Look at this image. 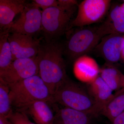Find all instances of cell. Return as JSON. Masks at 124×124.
Listing matches in <instances>:
<instances>
[{
  "mask_svg": "<svg viewBox=\"0 0 124 124\" xmlns=\"http://www.w3.org/2000/svg\"><path fill=\"white\" fill-rule=\"evenodd\" d=\"M64 46L56 40L40 44L36 57L39 75L53 95L58 87L68 79L63 57Z\"/></svg>",
  "mask_w": 124,
  "mask_h": 124,
  "instance_id": "1",
  "label": "cell"
},
{
  "mask_svg": "<svg viewBox=\"0 0 124 124\" xmlns=\"http://www.w3.org/2000/svg\"><path fill=\"white\" fill-rule=\"evenodd\" d=\"M8 85L11 105L17 110L36 101L55 103L53 96L39 75Z\"/></svg>",
  "mask_w": 124,
  "mask_h": 124,
  "instance_id": "2",
  "label": "cell"
},
{
  "mask_svg": "<svg viewBox=\"0 0 124 124\" xmlns=\"http://www.w3.org/2000/svg\"><path fill=\"white\" fill-rule=\"evenodd\" d=\"M55 103L96 116L100 114L95 102L85 86L69 79L65 80L53 95Z\"/></svg>",
  "mask_w": 124,
  "mask_h": 124,
  "instance_id": "3",
  "label": "cell"
},
{
  "mask_svg": "<svg viewBox=\"0 0 124 124\" xmlns=\"http://www.w3.org/2000/svg\"><path fill=\"white\" fill-rule=\"evenodd\" d=\"M104 36L99 26L78 27L68 39L64 53L75 61L93 51Z\"/></svg>",
  "mask_w": 124,
  "mask_h": 124,
  "instance_id": "4",
  "label": "cell"
},
{
  "mask_svg": "<svg viewBox=\"0 0 124 124\" xmlns=\"http://www.w3.org/2000/svg\"><path fill=\"white\" fill-rule=\"evenodd\" d=\"M76 8H68L58 5L42 11L41 30L46 42L56 40L70 29Z\"/></svg>",
  "mask_w": 124,
  "mask_h": 124,
  "instance_id": "5",
  "label": "cell"
},
{
  "mask_svg": "<svg viewBox=\"0 0 124 124\" xmlns=\"http://www.w3.org/2000/svg\"><path fill=\"white\" fill-rule=\"evenodd\" d=\"M110 0H84L78 5L77 15L72 21V27L89 26L101 20L110 7Z\"/></svg>",
  "mask_w": 124,
  "mask_h": 124,
  "instance_id": "6",
  "label": "cell"
},
{
  "mask_svg": "<svg viewBox=\"0 0 124 124\" xmlns=\"http://www.w3.org/2000/svg\"><path fill=\"white\" fill-rule=\"evenodd\" d=\"M39 75L36 56L14 60L6 69L0 71V80L9 85Z\"/></svg>",
  "mask_w": 124,
  "mask_h": 124,
  "instance_id": "7",
  "label": "cell"
},
{
  "mask_svg": "<svg viewBox=\"0 0 124 124\" xmlns=\"http://www.w3.org/2000/svg\"><path fill=\"white\" fill-rule=\"evenodd\" d=\"M42 14L39 8L32 3L27 4L18 19L13 22L5 30L9 32L32 36L41 30Z\"/></svg>",
  "mask_w": 124,
  "mask_h": 124,
  "instance_id": "8",
  "label": "cell"
},
{
  "mask_svg": "<svg viewBox=\"0 0 124 124\" xmlns=\"http://www.w3.org/2000/svg\"><path fill=\"white\" fill-rule=\"evenodd\" d=\"M8 40L12 51L13 61L20 59L29 58L36 56L40 46L39 41L32 36L13 33Z\"/></svg>",
  "mask_w": 124,
  "mask_h": 124,
  "instance_id": "9",
  "label": "cell"
},
{
  "mask_svg": "<svg viewBox=\"0 0 124 124\" xmlns=\"http://www.w3.org/2000/svg\"><path fill=\"white\" fill-rule=\"evenodd\" d=\"M124 45V37L111 33L103 37L93 51L103 58L107 64L112 65L121 58Z\"/></svg>",
  "mask_w": 124,
  "mask_h": 124,
  "instance_id": "10",
  "label": "cell"
},
{
  "mask_svg": "<svg viewBox=\"0 0 124 124\" xmlns=\"http://www.w3.org/2000/svg\"><path fill=\"white\" fill-rule=\"evenodd\" d=\"M100 69L93 58L87 55H82L75 60L73 72L78 80L88 84L93 81L99 75Z\"/></svg>",
  "mask_w": 124,
  "mask_h": 124,
  "instance_id": "11",
  "label": "cell"
},
{
  "mask_svg": "<svg viewBox=\"0 0 124 124\" xmlns=\"http://www.w3.org/2000/svg\"><path fill=\"white\" fill-rule=\"evenodd\" d=\"M50 104L45 101H36L17 110L22 111L29 115L36 124H54V115Z\"/></svg>",
  "mask_w": 124,
  "mask_h": 124,
  "instance_id": "12",
  "label": "cell"
},
{
  "mask_svg": "<svg viewBox=\"0 0 124 124\" xmlns=\"http://www.w3.org/2000/svg\"><path fill=\"white\" fill-rule=\"evenodd\" d=\"M86 87L94 100L100 114L102 108L114 97L113 91L100 75Z\"/></svg>",
  "mask_w": 124,
  "mask_h": 124,
  "instance_id": "13",
  "label": "cell"
},
{
  "mask_svg": "<svg viewBox=\"0 0 124 124\" xmlns=\"http://www.w3.org/2000/svg\"><path fill=\"white\" fill-rule=\"evenodd\" d=\"M27 5L24 0H0V27L4 31L13 22L16 16L21 14Z\"/></svg>",
  "mask_w": 124,
  "mask_h": 124,
  "instance_id": "14",
  "label": "cell"
},
{
  "mask_svg": "<svg viewBox=\"0 0 124 124\" xmlns=\"http://www.w3.org/2000/svg\"><path fill=\"white\" fill-rule=\"evenodd\" d=\"M92 117L82 111L64 107L57 110L54 124H90Z\"/></svg>",
  "mask_w": 124,
  "mask_h": 124,
  "instance_id": "15",
  "label": "cell"
},
{
  "mask_svg": "<svg viewBox=\"0 0 124 124\" xmlns=\"http://www.w3.org/2000/svg\"><path fill=\"white\" fill-rule=\"evenodd\" d=\"M99 26L105 36L124 33V9L120 6L112 7L107 19Z\"/></svg>",
  "mask_w": 124,
  "mask_h": 124,
  "instance_id": "16",
  "label": "cell"
},
{
  "mask_svg": "<svg viewBox=\"0 0 124 124\" xmlns=\"http://www.w3.org/2000/svg\"><path fill=\"white\" fill-rule=\"evenodd\" d=\"M99 75L113 92L122 89L124 75L112 65L107 64L100 69Z\"/></svg>",
  "mask_w": 124,
  "mask_h": 124,
  "instance_id": "17",
  "label": "cell"
},
{
  "mask_svg": "<svg viewBox=\"0 0 124 124\" xmlns=\"http://www.w3.org/2000/svg\"><path fill=\"white\" fill-rule=\"evenodd\" d=\"M124 112V91L120 90L102 109L100 114L106 116L111 122Z\"/></svg>",
  "mask_w": 124,
  "mask_h": 124,
  "instance_id": "18",
  "label": "cell"
},
{
  "mask_svg": "<svg viewBox=\"0 0 124 124\" xmlns=\"http://www.w3.org/2000/svg\"><path fill=\"white\" fill-rule=\"evenodd\" d=\"M9 32L7 30L0 34V71L3 70L13 62L12 51L8 37Z\"/></svg>",
  "mask_w": 124,
  "mask_h": 124,
  "instance_id": "19",
  "label": "cell"
},
{
  "mask_svg": "<svg viewBox=\"0 0 124 124\" xmlns=\"http://www.w3.org/2000/svg\"><path fill=\"white\" fill-rule=\"evenodd\" d=\"M8 85L0 80V116L8 118L13 113Z\"/></svg>",
  "mask_w": 124,
  "mask_h": 124,
  "instance_id": "20",
  "label": "cell"
},
{
  "mask_svg": "<svg viewBox=\"0 0 124 124\" xmlns=\"http://www.w3.org/2000/svg\"><path fill=\"white\" fill-rule=\"evenodd\" d=\"M8 119L10 124H36L29 120L26 113L17 110L13 112Z\"/></svg>",
  "mask_w": 124,
  "mask_h": 124,
  "instance_id": "21",
  "label": "cell"
},
{
  "mask_svg": "<svg viewBox=\"0 0 124 124\" xmlns=\"http://www.w3.org/2000/svg\"><path fill=\"white\" fill-rule=\"evenodd\" d=\"M32 4L44 11L50 7L58 6V1L56 0H34Z\"/></svg>",
  "mask_w": 124,
  "mask_h": 124,
  "instance_id": "22",
  "label": "cell"
},
{
  "mask_svg": "<svg viewBox=\"0 0 124 124\" xmlns=\"http://www.w3.org/2000/svg\"><path fill=\"white\" fill-rule=\"evenodd\" d=\"M58 5L68 8L78 6V3L76 0H58Z\"/></svg>",
  "mask_w": 124,
  "mask_h": 124,
  "instance_id": "23",
  "label": "cell"
},
{
  "mask_svg": "<svg viewBox=\"0 0 124 124\" xmlns=\"http://www.w3.org/2000/svg\"><path fill=\"white\" fill-rule=\"evenodd\" d=\"M112 124H124V112L112 121Z\"/></svg>",
  "mask_w": 124,
  "mask_h": 124,
  "instance_id": "24",
  "label": "cell"
},
{
  "mask_svg": "<svg viewBox=\"0 0 124 124\" xmlns=\"http://www.w3.org/2000/svg\"><path fill=\"white\" fill-rule=\"evenodd\" d=\"M0 124H10L9 121L7 117L0 116Z\"/></svg>",
  "mask_w": 124,
  "mask_h": 124,
  "instance_id": "25",
  "label": "cell"
},
{
  "mask_svg": "<svg viewBox=\"0 0 124 124\" xmlns=\"http://www.w3.org/2000/svg\"><path fill=\"white\" fill-rule=\"evenodd\" d=\"M121 58L122 59V60H123L124 63V45L123 49H122V53H121Z\"/></svg>",
  "mask_w": 124,
  "mask_h": 124,
  "instance_id": "26",
  "label": "cell"
},
{
  "mask_svg": "<svg viewBox=\"0 0 124 124\" xmlns=\"http://www.w3.org/2000/svg\"><path fill=\"white\" fill-rule=\"evenodd\" d=\"M121 90H122V91H124V79H123V84H122V88Z\"/></svg>",
  "mask_w": 124,
  "mask_h": 124,
  "instance_id": "27",
  "label": "cell"
},
{
  "mask_svg": "<svg viewBox=\"0 0 124 124\" xmlns=\"http://www.w3.org/2000/svg\"><path fill=\"white\" fill-rule=\"evenodd\" d=\"M121 6V7H122V8H123L124 9V3H123V4H122V5H121L120 6Z\"/></svg>",
  "mask_w": 124,
  "mask_h": 124,
  "instance_id": "28",
  "label": "cell"
}]
</instances>
